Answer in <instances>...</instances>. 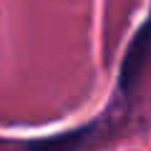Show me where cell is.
I'll list each match as a JSON object with an SVG mask.
<instances>
[{
  "label": "cell",
  "mask_w": 151,
  "mask_h": 151,
  "mask_svg": "<svg viewBox=\"0 0 151 151\" xmlns=\"http://www.w3.org/2000/svg\"><path fill=\"white\" fill-rule=\"evenodd\" d=\"M151 60V15L144 20V25L136 30L134 40L129 43L121 60V70H119V86L124 93H129L131 88L139 83V78L144 76L146 65Z\"/></svg>",
  "instance_id": "obj_1"
}]
</instances>
